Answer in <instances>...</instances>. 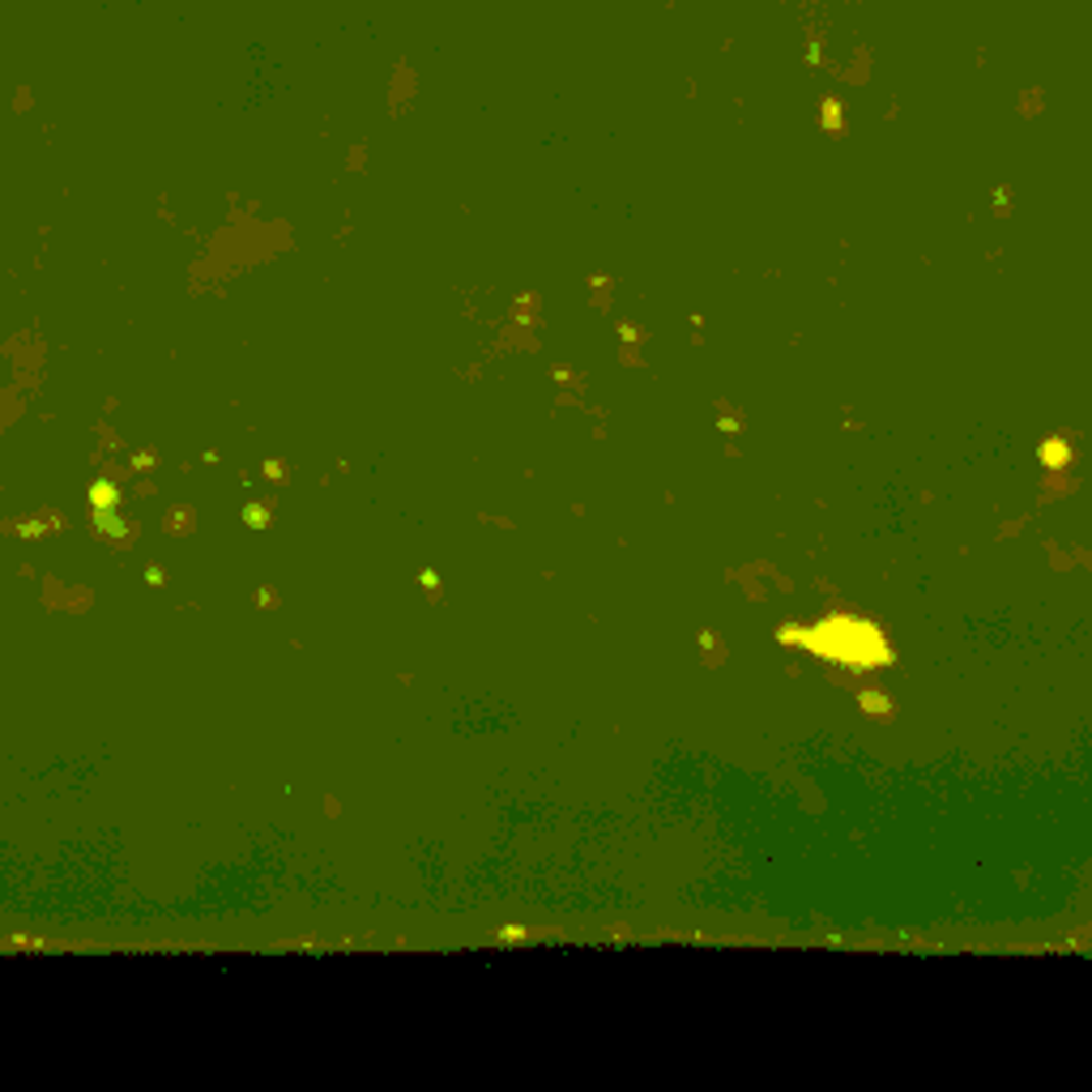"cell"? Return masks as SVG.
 Instances as JSON below:
<instances>
[{
    "mask_svg": "<svg viewBox=\"0 0 1092 1092\" xmlns=\"http://www.w3.org/2000/svg\"><path fill=\"white\" fill-rule=\"evenodd\" d=\"M815 653L823 658H837L841 666H880L888 662V649L880 640V632L870 623H858V619H828L811 636Z\"/></svg>",
    "mask_w": 1092,
    "mask_h": 1092,
    "instance_id": "1",
    "label": "cell"
},
{
    "mask_svg": "<svg viewBox=\"0 0 1092 1092\" xmlns=\"http://www.w3.org/2000/svg\"><path fill=\"white\" fill-rule=\"evenodd\" d=\"M94 529L107 533L111 542H129L133 538V525L120 517V508H94Z\"/></svg>",
    "mask_w": 1092,
    "mask_h": 1092,
    "instance_id": "2",
    "label": "cell"
},
{
    "mask_svg": "<svg viewBox=\"0 0 1092 1092\" xmlns=\"http://www.w3.org/2000/svg\"><path fill=\"white\" fill-rule=\"evenodd\" d=\"M86 495H90V508H120V487L111 478H94Z\"/></svg>",
    "mask_w": 1092,
    "mask_h": 1092,
    "instance_id": "3",
    "label": "cell"
},
{
    "mask_svg": "<svg viewBox=\"0 0 1092 1092\" xmlns=\"http://www.w3.org/2000/svg\"><path fill=\"white\" fill-rule=\"evenodd\" d=\"M270 521H274L270 504H248V508H244V525H248V529H270Z\"/></svg>",
    "mask_w": 1092,
    "mask_h": 1092,
    "instance_id": "4",
    "label": "cell"
},
{
    "mask_svg": "<svg viewBox=\"0 0 1092 1092\" xmlns=\"http://www.w3.org/2000/svg\"><path fill=\"white\" fill-rule=\"evenodd\" d=\"M265 474H270L274 482H286V478H282V474H286V466H282V461H265Z\"/></svg>",
    "mask_w": 1092,
    "mask_h": 1092,
    "instance_id": "5",
    "label": "cell"
},
{
    "mask_svg": "<svg viewBox=\"0 0 1092 1092\" xmlns=\"http://www.w3.org/2000/svg\"><path fill=\"white\" fill-rule=\"evenodd\" d=\"M1046 461H1050V466H1062V461H1066V448H1058V440H1054V448H1046Z\"/></svg>",
    "mask_w": 1092,
    "mask_h": 1092,
    "instance_id": "6",
    "label": "cell"
},
{
    "mask_svg": "<svg viewBox=\"0 0 1092 1092\" xmlns=\"http://www.w3.org/2000/svg\"><path fill=\"white\" fill-rule=\"evenodd\" d=\"M137 466H141V470H150V466H154V453H141V457H133V470H137Z\"/></svg>",
    "mask_w": 1092,
    "mask_h": 1092,
    "instance_id": "7",
    "label": "cell"
}]
</instances>
